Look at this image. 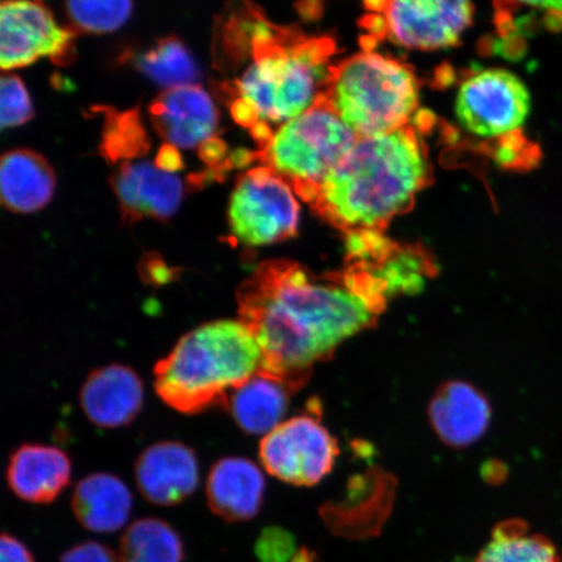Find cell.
I'll return each mask as SVG.
<instances>
[{
	"label": "cell",
	"mask_w": 562,
	"mask_h": 562,
	"mask_svg": "<svg viewBox=\"0 0 562 562\" xmlns=\"http://www.w3.org/2000/svg\"><path fill=\"white\" fill-rule=\"evenodd\" d=\"M158 135L178 149H192L214 137L220 111L200 86L168 88L149 105Z\"/></svg>",
	"instance_id": "obj_12"
},
{
	"label": "cell",
	"mask_w": 562,
	"mask_h": 562,
	"mask_svg": "<svg viewBox=\"0 0 562 562\" xmlns=\"http://www.w3.org/2000/svg\"><path fill=\"white\" fill-rule=\"evenodd\" d=\"M238 321L262 351L261 374L292 391L316 362L374 325L385 304L367 271L316 278L291 261H267L238 286Z\"/></svg>",
	"instance_id": "obj_1"
},
{
	"label": "cell",
	"mask_w": 562,
	"mask_h": 562,
	"mask_svg": "<svg viewBox=\"0 0 562 562\" xmlns=\"http://www.w3.org/2000/svg\"><path fill=\"white\" fill-rule=\"evenodd\" d=\"M475 562H561L557 547L524 521L498 524Z\"/></svg>",
	"instance_id": "obj_23"
},
{
	"label": "cell",
	"mask_w": 562,
	"mask_h": 562,
	"mask_svg": "<svg viewBox=\"0 0 562 562\" xmlns=\"http://www.w3.org/2000/svg\"><path fill=\"white\" fill-rule=\"evenodd\" d=\"M33 117L30 93L15 75L3 74L0 81V125L2 130L23 125Z\"/></svg>",
	"instance_id": "obj_28"
},
{
	"label": "cell",
	"mask_w": 562,
	"mask_h": 562,
	"mask_svg": "<svg viewBox=\"0 0 562 562\" xmlns=\"http://www.w3.org/2000/svg\"><path fill=\"white\" fill-rule=\"evenodd\" d=\"M133 497L121 477L95 473L77 484L72 509L77 521L94 532L110 533L121 530L128 521Z\"/></svg>",
	"instance_id": "obj_20"
},
{
	"label": "cell",
	"mask_w": 562,
	"mask_h": 562,
	"mask_svg": "<svg viewBox=\"0 0 562 562\" xmlns=\"http://www.w3.org/2000/svg\"><path fill=\"white\" fill-rule=\"evenodd\" d=\"M491 417L487 397L474 385L461 381L442 384L428 406L434 431L453 448H465L483 438Z\"/></svg>",
	"instance_id": "obj_16"
},
{
	"label": "cell",
	"mask_w": 562,
	"mask_h": 562,
	"mask_svg": "<svg viewBox=\"0 0 562 562\" xmlns=\"http://www.w3.org/2000/svg\"><path fill=\"white\" fill-rule=\"evenodd\" d=\"M265 492L262 470L244 457H226L210 470L207 504L224 521H250L262 509Z\"/></svg>",
	"instance_id": "obj_17"
},
{
	"label": "cell",
	"mask_w": 562,
	"mask_h": 562,
	"mask_svg": "<svg viewBox=\"0 0 562 562\" xmlns=\"http://www.w3.org/2000/svg\"><path fill=\"white\" fill-rule=\"evenodd\" d=\"M262 369V351L241 321L203 323L154 368L158 396L182 414L226 407L232 392Z\"/></svg>",
	"instance_id": "obj_4"
},
{
	"label": "cell",
	"mask_w": 562,
	"mask_h": 562,
	"mask_svg": "<svg viewBox=\"0 0 562 562\" xmlns=\"http://www.w3.org/2000/svg\"><path fill=\"white\" fill-rule=\"evenodd\" d=\"M138 273L144 283L154 286L166 285L178 279V270L168 266L157 252H149L140 259Z\"/></svg>",
	"instance_id": "obj_30"
},
{
	"label": "cell",
	"mask_w": 562,
	"mask_h": 562,
	"mask_svg": "<svg viewBox=\"0 0 562 562\" xmlns=\"http://www.w3.org/2000/svg\"><path fill=\"white\" fill-rule=\"evenodd\" d=\"M427 146L412 125L386 135L358 138L323 181L311 206L347 236L383 234L430 186Z\"/></svg>",
	"instance_id": "obj_2"
},
{
	"label": "cell",
	"mask_w": 562,
	"mask_h": 562,
	"mask_svg": "<svg viewBox=\"0 0 562 562\" xmlns=\"http://www.w3.org/2000/svg\"><path fill=\"white\" fill-rule=\"evenodd\" d=\"M123 221H167L178 211L182 184L178 176L159 170L150 161H125L111 178Z\"/></svg>",
	"instance_id": "obj_13"
},
{
	"label": "cell",
	"mask_w": 562,
	"mask_h": 562,
	"mask_svg": "<svg viewBox=\"0 0 562 562\" xmlns=\"http://www.w3.org/2000/svg\"><path fill=\"white\" fill-rule=\"evenodd\" d=\"M156 166L161 171L173 173L184 168V161H182V158L175 146L166 144L160 147L156 159Z\"/></svg>",
	"instance_id": "obj_35"
},
{
	"label": "cell",
	"mask_w": 562,
	"mask_h": 562,
	"mask_svg": "<svg viewBox=\"0 0 562 562\" xmlns=\"http://www.w3.org/2000/svg\"><path fill=\"white\" fill-rule=\"evenodd\" d=\"M314 552L308 551L307 548H302V550L294 554V558L291 562H314Z\"/></svg>",
	"instance_id": "obj_37"
},
{
	"label": "cell",
	"mask_w": 562,
	"mask_h": 562,
	"mask_svg": "<svg viewBox=\"0 0 562 562\" xmlns=\"http://www.w3.org/2000/svg\"><path fill=\"white\" fill-rule=\"evenodd\" d=\"M372 15L368 30L414 50L432 52L451 47L472 24L474 5L470 2H371L364 4Z\"/></svg>",
	"instance_id": "obj_8"
},
{
	"label": "cell",
	"mask_w": 562,
	"mask_h": 562,
	"mask_svg": "<svg viewBox=\"0 0 562 562\" xmlns=\"http://www.w3.org/2000/svg\"><path fill=\"white\" fill-rule=\"evenodd\" d=\"M135 473L140 495L161 507L184 502L200 483L199 460L191 447L179 441H160L146 448Z\"/></svg>",
	"instance_id": "obj_14"
},
{
	"label": "cell",
	"mask_w": 562,
	"mask_h": 562,
	"mask_svg": "<svg viewBox=\"0 0 562 562\" xmlns=\"http://www.w3.org/2000/svg\"><path fill=\"white\" fill-rule=\"evenodd\" d=\"M339 447L314 414L286 419L267 434L259 457L267 473L293 486H314L333 472Z\"/></svg>",
	"instance_id": "obj_10"
},
{
	"label": "cell",
	"mask_w": 562,
	"mask_h": 562,
	"mask_svg": "<svg viewBox=\"0 0 562 562\" xmlns=\"http://www.w3.org/2000/svg\"><path fill=\"white\" fill-rule=\"evenodd\" d=\"M100 110L104 115L100 151L109 164L143 157L149 153L150 138L140 122L138 109L124 112L111 108Z\"/></svg>",
	"instance_id": "obj_25"
},
{
	"label": "cell",
	"mask_w": 562,
	"mask_h": 562,
	"mask_svg": "<svg viewBox=\"0 0 562 562\" xmlns=\"http://www.w3.org/2000/svg\"><path fill=\"white\" fill-rule=\"evenodd\" d=\"M144 384L124 364H109L91 372L80 392V404L91 424L119 428L135 420L144 405Z\"/></svg>",
	"instance_id": "obj_15"
},
{
	"label": "cell",
	"mask_w": 562,
	"mask_h": 562,
	"mask_svg": "<svg viewBox=\"0 0 562 562\" xmlns=\"http://www.w3.org/2000/svg\"><path fill=\"white\" fill-rule=\"evenodd\" d=\"M184 546L170 524L159 518H143L125 530L119 562H182Z\"/></svg>",
	"instance_id": "obj_22"
},
{
	"label": "cell",
	"mask_w": 562,
	"mask_h": 562,
	"mask_svg": "<svg viewBox=\"0 0 562 562\" xmlns=\"http://www.w3.org/2000/svg\"><path fill=\"white\" fill-rule=\"evenodd\" d=\"M66 10L76 30L87 33H111L119 30L130 19L133 3L122 2H72L66 3Z\"/></svg>",
	"instance_id": "obj_27"
},
{
	"label": "cell",
	"mask_w": 562,
	"mask_h": 562,
	"mask_svg": "<svg viewBox=\"0 0 562 562\" xmlns=\"http://www.w3.org/2000/svg\"><path fill=\"white\" fill-rule=\"evenodd\" d=\"M296 553L293 533L278 526L267 527L256 543V554L261 562H291Z\"/></svg>",
	"instance_id": "obj_29"
},
{
	"label": "cell",
	"mask_w": 562,
	"mask_h": 562,
	"mask_svg": "<svg viewBox=\"0 0 562 562\" xmlns=\"http://www.w3.org/2000/svg\"><path fill=\"white\" fill-rule=\"evenodd\" d=\"M358 137L322 100L280 126L256 160L285 180L300 199L312 203L323 181L350 151Z\"/></svg>",
	"instance_id": "obj_6"
},
{
	"label": "cell",
	"mask_w": 562,
	"mask_h": 562,
	"mask_svg": "<svg viewBox=\"0 0 562 562\" xmlns=\"http://www.w3.org/2000/svg\"><path fill=\"white\" fill-rule=\"evenodd\" d=\"M60 562H119V558L109 547L87 542L70 548L63 554Z\"/></svg>",
	"instance_id": "obj_31"
},
{
	"label": "cell",
	"mask_w": 562,
	"mask_h": 562,
	"mask_svg": "<svg viewBox=\"0 0 562 562\" xmlns=\"http://www.w3.org/2000/svg\"><path fill=\"white\" fill-rule=\"evenodd\" d=\"M229 111L234 121L245 126V128L251 130L252 126L261 123L255 105L248 100H245V98H237V100L232 101L229 103Z\"/></svg>",
	"instance_id": "obj_34"
},
{
	"label": "cell",
	"mask_w": 562,
	"mask_h": 562,
	"mask_svg": "<svg viewBox=\"0 0 562 562\" xmlns=\"http://www.w3.org/2000/svg\"><path fill=\"white\" fill-rule=\"evenodd\" d=\"M228 146L220 137H211L199 146V157L209 167H216L226 160Z\"/></svg>",
	"instance_id": "obj_33"
},
{
	"label": "cell",
	"mask_w": 562,
	"mask_h": 562,
	"mask_svg": "<svg viewBox=\"0 0 562 562\" xmlns=\"http://www.w3.org/2000/svg\"><path fill=\"white\" fill-rule=\"evenodd\" d=\"M55 173L40 154L26 149L5 153L0 164L3 206L19 214L44 209L55 191Z\"/></svg>",
	"instance_id": "obj_19"
},
{
	"label": "cell",
	"mask_w": 562,
	"mask_h": 562,
	"mask_svg": "<svg viewBox=\"0 0 562 562\" xmlns=\"http://www.w3.org/2000/svg\"><path fill=\"white\" fill-rule=\"evenodd\" d=\"M72 476V463L61 449L45 445H23L10 457L7 483L21 501L53 503Z\"/></svg>",
	"instance_id": "obj_18"
},
{
	"label": "cell",
	"mask_w": 562,
	"mask_h": 562,
	"mask_svg": "<svg viewBox=\"0 0 562 562\" xmlns=\"http://www.w3.org/2000/svg\"><path fill=\"white\" fill-rule=\"evenodd\" d=\"M76 32L56 24L41 2H4L0 7V66L10 70L50 56L56 65L74 58Z\"/></svg>",
	"instance_id": "obj_11"
},
{
	"label": "cell",
	"mask_w": 562,
	"mask_h": 562,
	"mask_svg": "<svg viewBox=\"0 0 562 562\" xmlns=\"http://www.w3.org/2000/svg\"><path fill=\"white\" fill-rule=\"evenodd\" d=\"M292 392L290 386L259 372L231 393L226 407L244 432L266 437L283 424Z\"/></svg>",
	"instance_id": "obj_21"
},
{
	"label": "cell",
	"mask_w": 562,
	"mask_h": 562,
	"mask_svg": "<svg viewBox=\"0 0 562 562\" xmlns=\"http://www.w3.org/2000/svg\"><path fill=\"white\" fill-rule=\"evenodd\" d=\"M336 46L331 38L307 37L294 27L259 18L252 35V63L241 79L222 83L223 94L245 98L262 123H288L325 93Z\"/></svg>",
	"instance_id": "obj_3"
},
{
	"label": "cell",
	"mask_w": 562,
	"mask_h": 562,
	"mask_svg": "<svg viewBox=\"0 0 562 562\" xmlns=\"http://www.w3.org/2000/svg\"><path fill=\"white\" fill-rule=\"evenodd\" d=\"M527 7H532V9H539L543 11H552L558 12L562 15V2H537V3H525Z\"/></svg>",
	"instance_id": "obj_36"
},
{
	"label": "cell",
	"mask_w": 562,
	"mask_h": 562,
	"mask_svg": "<svg viewBox=\"0 0 562 562\" xmlns=\"http://www.w3.org/2000/svg\"><path fill=\"white\" fill-rule=\"evenodd\" d=\"M263 12L252 3H244L227 12L217 33V60L222 66L237 67L251 55L252 35Z\"/></svg>",
	"instance_id": "obj_26"
},
{
	"label": "cell",
	"mask_w": 562,
	"mask_h": 562,
	"mask_svg": "<svg viewBox=\"0 0 562 562\" xmlns=\"http://www.w3.org/2000/svg\"><path fill=\"white\" fill-rule=\"evenodd\" d=\"M300 206L290 184L270 168L256 167L238 176L231 195L232 236L246 246H263L297 235Z\"/></svg>",
	"instance_id": "obj_7"
},
{
	"label": "cell",
	"mask_w": 562,
	"mask_h": 562,
	"mask_svg": "<svg viewBox=\"0 0 562 562\" xmlns=\"http://www.w3.org/2000/svg\"><path fill=\"white\" fill-rule=\"evenodd\" d=\"M135 67L150 80L170 88L193 86L200 79V68L179 38L166 37L133 59Z\"/></svg>",
	"instance_id": "obj_24"
},
{
	"label": "cell",
	"mask_w": 562,
	"mask_h": 562,
	"mask_svg": "<svg viewBox=\"0 0 562 562\" xmlns=\"http://www.w3.org/2000/svg\"><path fill=\"white\" fill-rule=\"evenodd\" d=\"M530 109L529 89L516 75L501 68L469 76L456 101L462 128L482 138L504 139L521 132Z\"/></svg>",
	"instance_id": "obj_9"
},
{
	"label": "cell",
	"mask_w": 562,
	"mask_h": 562,
	"mask_svg": "<svg viewBox=\"0 0 562 562\" xmlns=\"http://www.w3.org/2000/svg\"><path fill=\"white\" fill-rule=\"evenodd\" d=\"M322 100L358 137L381 136L409 125L419 82L402 61L362 52L333 66Z\"/></svg>",
	"instance_id": "obj_5"
},
{
	"label": "cell",
	"mask_w": 562,
	"mask_h": 562,
	"mask_svg": "<svg viewBox=\"0 0 562 562\" xmlns=\"http://www.w3.org/2000/svg\"><path fill=\"white\" fill-rule=\"evenodd\" d=\"M0 561L2 562H34L32 553L23 542L10 533H3L0 539Z\"/></svg>",
	"instance_id": "obj_32"
}]
</instances>
